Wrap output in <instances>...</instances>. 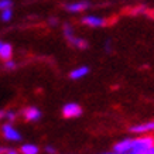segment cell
<instances>
[{
	"mask_svg": "<svg viewBox=\"0 0 154 154\" xmlns=\"http://www.w3.org/2000/svg\"><path fill=\"white\" fill-rule=\"evenodd\" d=\"M62 31H64V35H65L66 40H68V38H71L72 35H75V34H74V27H72L69 23H65L64 26H62Z\"/></svg>",
	"mask_w": 154,
	"mask_h": 154,
	"instance_id": "cell-12",
	"label": "cell"
},
{
	"mask_svg": "<svg viewBox=\"0 0 154 154\" xmlns=\"http://www.w3.org/2000/svg\"><path fill=\"white\" fill-rule=\"evenodd\" d=\"M11 17H13V10H11V9L3 10V11H2V14H0V19L3 20L5 23L10 21V20H11Z\"/></svg>",
	"mask_w": 154,
	"mask_h": 154,
	"instance_id": "cell-13",
	"label": "cell"
},
{
	"mask_svg": "<svg viewBox=\"0 0 154 154\" xmlns=\"http://www.w3.org/2000/svg\"><path fill=\"white\" fill-rule=\"evenodd\" d=\"M5 66L7 68V69H14V68H16V62L11 61V60H7L6 61V64H5Z\"/></svg>",
	"mask_w": 154,
	"mask_h": 154,
	"instance_id": "cell-16",
	"label": "cell"
},
{
	"mask_svg": "<svg viewBox=\"0 0 154 154\" xmlns=\"http://www.w3.org/2000/svg\"><path fill=\"white\" fill-rule=\"evenodd\" d=\"M5 154H20V153L16 149H7V151H6Z\"/></svg>",
	"mask_w": 154,
	"mask_h": 154,
	"instance_id": "cell-19",
	"label": "cell"
},
{
	"mask_svg": "<svg viewBox=\"0 0 154 154\" xmlns=\"http://www.w3.org/2000/svg\"><path fill=\"white\" fill-rule=\"evenodd\" d=\"M105 51L106 52L112 51V41H110V40H106V41H105Z\"/></svg>",
	"mask_w": 154,
	"mask_h": 154,
	"instance_id": "cell-17",
	"label": "cell"
},
{
	"mask_svg": "<svg viewBox=\"0 0 154 154\" xmlns=\"http://www.w3.org/2000/svg\"><path fill=\"white\" fill-rule=\"evenodd\" d=\"M20 153H21V154H38V153H40V149H38V146H35V144L26 143V144L21 146Z\"/></svg>",
	"mask_w": 154,
	"mask_h": 154,
	"instance_id": "cell-11",
	"label": "cell"
},
{
	"mask_svg": "<svg viewBox=\"0 0 154 154\" xmlns=\"http://www.w3.org/2000/svg\"><path fill=\"white\" fill-rule=\"evenodd\" d=\"M68 42H69L72 47L78 48V50H86L89 47L86 40H84V38H81V37H76V35H72L71 38H68Z\"/></svg>",
	"mask_w": 154,
	"mask_h": 154,
	"instance_id": "cell-10",
	"label": "cell"
},
{
	"mask_svg": "<svg viewBox=\"0 0 154 154\" xmlns=\"http://www.w3.org/2000/svg\"><path fill=\"white\" fill-rule=\"evenodd\" d=\"M147 154H154V147H151V149H149V151H147Z\"/></svg>",
	"mask_w": 154,
	"mask_h": 154,
	"instance_id": "cell-22",
	"label": "cell"
},
{
	"mask_svg": "<svg viewBox=\"0 0 154 154\" xmlns=\"http://www.w3.org/2000/svg\"><path fill=\"white\" fill-rule=\"evenodd\" d=\"M82 24L88 26V27H92V28H99V27H103L106 24V20L103 17H99V16H95V14H88V16H84L82 17Z\"/></svg>",
	"mask_w": 154,
	"mask_h": 154,
	"instance_id": "cell-5",
	"label": "cell"
},
{
	"mask_svg": "<svg viewBox=\"0 0 154 154\" xmlns=\"http://www.w3.org/2000/svg\"><path fill=\"white\" fill-rule=\"evenodd\" d=\"M151 147H154L153 136H139L136 139H131V149L126 154H147Z\"/></svg>",
	"mask_w": 154,
	"mask_h": 154,
	"instance_id": "cell-1",
	"label": "cell"
},
{
	"mask_svg": "<svg viewBox=\"0 0 154 154\" xmlns=\"http://www.w3.org/2000/svg\"><path fill=\"white\" fill-rule=\"evenodd\" d=\"M2 133L5 136L6 140L9 141H21V134L11 123H5L2 126Z\"/></svg>",
	"mask_w": 154,
	"mask_h": 154,
	"instance_id": "cell-3",
	"label": "cell"
},
{
	"mask_svg": "<svg viewBox=\"0 0 154 154\" xmlns=\"http://www.w3.org/2000/svg\"><path fill=\"white\" fill-rule=\"evenodd\" d=\"M100 154H116V153H113L112 151V153H100Z\"/></svg>",
	"mask_w": 154,
	"mask_h": 154,
	"instance_id": "cell-24",
	"label": "cell"
},
{
	"mask_svg": "<svg viewBox=\"0 0 154 154\" xmlns=\"http://www.w3.org/2000/svg\"><path fill=\"white\" fill-rule=\"evenodd\" d=\"M44 151H45L47 154H57V150L54 149L52 146H47V147L44 149Z\"/></svg>",
	"mask_w": 154,
	"mask_h": 154,
	"instance_id": "cell-18",
	"label": "cell"
},
{
	"mask_svg": "<svg viewBox=\"0 0 154 154\" xmlns=\"http://www.w3.org/2000/svg\"><path fill=\"white\" fill-rule=\"evenodd\" d=\"M13 55V48L10 45L9 42H5V41H0V58L2 60H10Z\"/></svg>",
	"mask_w": 154,
	"mask_h": 154,
	"instance_id": "cell-9",
	"label": "cell"
},
{
	"mask_svg": "<svg viewBox=\"0 0 154 154\" xmlns=\"http://www.w3.org/2000/svg\"><path fill=\"white\" fill-rule=\"evenodd\" d=\"M82 115V107L75 102L65 103L62 106V116L66 119H75V117H79Z\"/></svg>",
	"mask_w": 154,
	"mask_h": 154,
	"instance_id": "cell-2",
	"label": "cell"
},
{
	"mask_svg": "<svg viewBox=\"0 0 154 154\" xmlns=\"http://www.w3.org/2000/svg\"><path fill=\"white\" fill-rule=\"evenodd\" d=\"M3 117H5L6 120H7V123H11V122L16 120L17 115H16V112H13V110H7V112H5Z\"/></svg>",
	"mask_w": 154,
	"mask_h": 154,
	"instance_id": "cell-14",
	"label": "cell"
},
{
	"mask_svg": "<svg viewBox=\"0 0 154 154\" xmlns=\"http://www.w3.org/2000/svg\"><path fill=\"white\" fill-rule=\"evenodd\" d=\"M50 24L51 26H57V19H50Z\"/></svg>",
	"mask_w": 154,
	"mask_h": 154,
	"instance_id": "cell-21",
	"label": "cell"
},
{
	"mask_svg": "<svg viewBox=\"0 0 154 154\" xmlns=\"http://www.w3.org/2000/svg\"><path fill=\"white\" fill-rule=\"evenodd\" d=\"M89 66L86 65H81V66H76L75 69H72L69 72V78L74 81H78V79H82V78H85L86 75L89 74Z\"/></svg>",
	"mask_w": 154,
	"mask_h": 154,
	"instance_id": "cell-8",
	"label": "cell"
},
{
	"mask_svg": "<svg viewBox=\"0 0 154 154\" xmlns=\"http://www.w3.org/2000/svg\"><path fill=\"white\" fill-rule=\"evenodd\" d=\"M91 7V3L89 2H74V3H68L65 5V9L69 11V13H81V11H85Z\"/></svg>",
	"mask_w": 154,
	"mask_h": 154,
	"instance_id": "cell-6",
	"label": "cell"
},
{
	"mask_svg": "<svg viewBox=\"0 0 154 154\" xmlns=\"http://www.w3.org/2000/svg\"><path fill=\"white\" fill-rule=\"evenodd\" d=\"M3 115H5V112H2V110H0V120L3 119Z\"/></svg>",
	"mask_w": 154,
	"mask_h": 154,
	"instance_id": "cell-23",
	"label": "cell"
},
{
	"mask_svg": "<svg viewBox=\"0 0 154 154\" xmlns=\"http://www.w3.org/2000/svg\"><path fill=\"white\" fill-rule=\"evenodd\" d=\"M23 116H24V119L28 122H37L41 119V112H40V109L35 106H28L23 110Z\"/></svg>",
	"mask_w": 154,
	"mask_h": 154,
	"instance_id": "cell-7",
	"label": "cell"
},
{
	"mask_svg": "<svg viewBox=\"0 0 154 154\" xmlns=\"http://www.w3.org/2000/svg\"><path fill=\"white\" fill-rule=\"evenodd\" d=\"M7 151V147H3V146H0V154H5Z\"/></svg>",
	"mask_w": 154,
	"mask_h": 154,
	"instance_id": "cell-20",
	"label": "cell"
},
{
	"mask_svg": "<svg viewBox=\"0 0 154 154\" xmlns=\"http://www.w3.org/2000/svg\"><path fill=\"white\" fill-rule=\"evenodd\" d=\"M129 130H130V133H133V134H137V136H143V134L153 133V131H154V120H150V122H146V123H139V125H134V126H131Z\"/></svg>",
	"mask_w": 154,
	"mask_h": 154,
	"instance_id": "cell-4",
	"label": "cell"
},
{
	"mask_svg": "<svg viewBox=\"0 0 154 154\" xmlns=\"http://www.w3.org/2000/svg\"><path fill=\"white\" fill-rule=\"evenodd\" d=\"M13 2L11 0H0V11H3L6 9H11Z\"/></svg>",
	"mask_w": 154,
	"mask_h": 154,
	"instance_id": "cell-15",
	"label": "cell"
}]
</instances>
